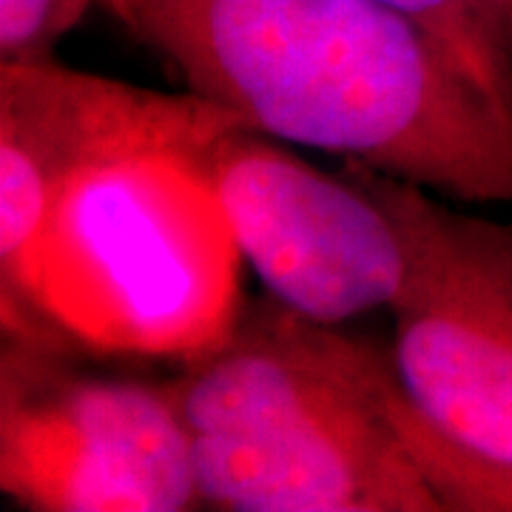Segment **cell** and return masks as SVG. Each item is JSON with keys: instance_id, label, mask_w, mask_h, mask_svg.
<instances>
[{"instance_id": "obj_1", "label": "cell", "mask_w": 512, "mask_h": 512, "mask_svg": "<svg viewBox=\"0 0 512 512\" xmlns=\"http://www.w3.org/2000/svg\"><path fill=\"white\" fill-rule=\"evenodd\" d=\"M251 128L461 202L512 205V109L373 0H97Z\"/></svg>"}, {"instance_id": "obj_2", "label": "cell", "mask_w": 512, "mask_h": 512, "mask_svg": "<svg viewBox=\"0 0 512 512\" xmlns=\"http://www.w3.org/2000/svg\"><path fill=\"white\" fill-rule=\"evenodd\" d=\"M202 504L234 512H512V476L410 399L393 350L274 296L171 382Z\"/></svg>"}, {"instance_id": "obj_3", "label": "cell", "mask_w": 512, "mask_h": 512, "mask_svg": "<svg viewBox=\"0 0 512 512\" xmlns=\"http://www.w3.org/2000/svg\"><path fill=\"white\" fill-rule=\"evenodd\" d=\"M214 148H143L74 177L0 274L3 333L180 365L220 348L245 302L242 254L211 185Z\"/></svg>"}, {"instance_id": "obj_4", "label": "cell", "mask_w": 512, "mask_h": 512, "mask_svg": "<svg viewBox=\"0 0 512 512\" xmlns=\"http://www.w3.org/2000/svg\"><path fill=\"white\" fill-rule=\"evenodd\" d=\"M348 168L399 225L407 276L393 302V362L410 399L464 453L512 476V222Z\"/></svg>"}, {"instance_id": "obj_5", "label": "cell", "mask_w": 512, "mask_h": 512, "mask_svg": "<svg viewBox=\"0 0 512 512\" xmlns=\"http://www.w3.org/2000/svg\"><path fill=\"white\" fill-rule=\"evenodd\" d=\"M80 353L3 333L0 490L35 512L202 507L171 382L100 376Z\"/></svg>"}, {"instance_id": "obj_6", "label": "cell", "mask_w": 512, "mask_h": 512, "mask_svg": "<svg viewBox=\"0 0 512 512\" xmlns=\"http://www.w3.org/2000/svg\"><path fill=\"white\" fill-rule=\"evenodd\" d=\"M211 185L242 259L291 311L342 325L399 299V225L348 165L328 174L242 126L214 148Z\"/></svg>"}, {"instance_id": "obj_7", "label": "cell", "mask_w": 512, "mask_h": 512, "mask_svg": "<svg viewBox=\"0 0 512 512\" xmlns=\"http://www.w3.org/2000/svg\"><path fill=\"white\" fill-rule=\"evenodd\" d=\"M251 126L200 94H168L57 60L0 63V274L40 234L60 191L111 157L211 146Z\"/></svg>"}, {"instance_id": "obj_8", "label": "cell", "mask_w": 512, "mask_h": 512, "mask_svg": "<svg viewBox=\"0 0 512 512\" xmlns=\"http://www.w3.org/2000/svg\"><path fill=\"white\" fill-rule=\"evenodd\" d=\"M413 20L464 66L484 92L512 109V69L478 0H373Z\"/></svg>"}, {"instance_id": "obj_9", "label": "cell", "mask_w": 512, "mask_h": 512, "mask_svg": "<svg viewBox=\"0 0 512 512\" xmlns=\"http://www.w3.org/2000/svg\"><path fill=\"white\" fill-rule=\"evenodd\" d=\"M97 0H0V63L57 60L60 40Z\"/></svg>"}, {"instance_id": "obj_10", "label": "cell", "mask_w": 512, "mask_h": 512, "mask_svg": "<svg viewBox=\"0 0 512 512\" xmlns=\"http://www.w3.org/2000/svg\"><path fill=\"white\" fill-rule=\"evenodd\" d=\"M478 6L512 69V0H478Z\"/></svg>"}]
</instances>
